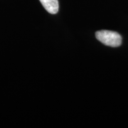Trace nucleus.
<instances>
[{"instance_id": "1", "label": "nucleus", "mask_w": 128, "mask_h": 128, "mask_svg": "<svg viewBox=\"0 0 128 128\" xmlns=\"http://www.w3.org/2000/svg\"><path fill=\"white\" fill-rule=\"evenodd\" d=\"M96 38L103 44L111 47H118L122 44V36L117 32L101 30L96 33Z\"/></svg>"}, {"instance_id": "2", "label": "nucleus", "mask_w": 128, "mask_h": 128, "mask_svg": "<svg viewBox=\"0 0 128 128\" xmlns=\"http://www.w3.org/2000/svg\"><path fill=\"white\" fill-rule=\"evenodd\" d=\"M46 11L51 14L58 13L59 9L58 0H39Z\"/></svg>"}]
</instances>
